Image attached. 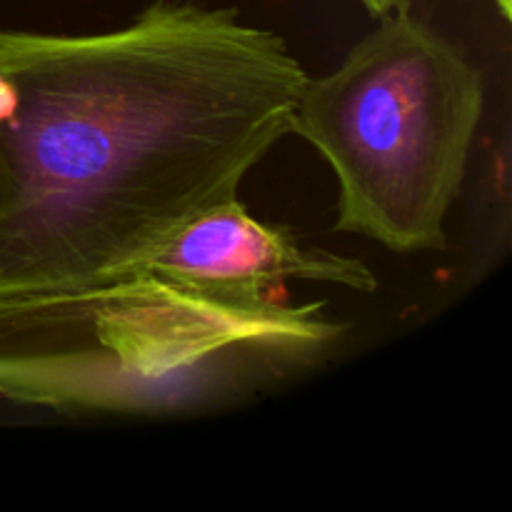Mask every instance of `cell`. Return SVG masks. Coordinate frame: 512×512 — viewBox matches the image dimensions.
Segmentation results:
<instances>
[{"instance_id": "6da1fadb", "label": "cell", "mask_w": 512, "mask_h": 512, "mask_svg": "<svg viewBox=\"0 0 512 512\" xmlns=\"http://www.w3.org/2000/svg\"><path fill=\"white\" fill-rule=\"evenodd\" d=\"M305 78L283 35L190 0L103 33L0 30V300L130 273L238 198Z\"/></svg>"}, {"instance_id": "7a4b0ae2", "label": "cell", "mask_w": 512, "mask_h": 512, "mask_svg": "<svg viewBox=\"0 0 512 512\" xmlns=\"http://www.w3.org/2000/svg\"><path fill=\"white\" fill-rule=\"evenodd\" d=\"M323 310L145 270L0 300V400L68 415L223 408L323 363L348 333Z\"/></svg>"}, {"instance_id": "3957f363", "label": "cell", "mask_w": 512, "mask_h": 512, "mask_svg": "<svg viewBox=\"0 0 512 512\" xmlns=\"http://www.w3.org/2000/svg\"><path fill=\"white\" fill-rule=\"evenodd\" d=\"M483 75L410 10L380 18L343 63L305 78L290 133L338 178L335 230L395 253L448 248L445 218L483 120Z\"/></svg>"}, {"instance_id": "277c9868", "label": "cell", "mask_w": 512, "mask_h": 512, "mask_svg": "<svg viewBox=\"0 0 512 512\" xmlns=\"http://www.w3.org/2000/svg\"><path fill=\"white\" fill-rule=\"evenodd\" d=\"M133 270L235 298L268 295L285 280L343 285L358 293L378 288V278L360 258L303 248L285 228L253 218L238 198L200 213Z\"/></svg>"}, {"instance_id": "5b68a950", "label": "cell", "mask_w": 512, "mask_h": 512, "mask_svg": "<svg viewBox=\"0 0 512 512\" xmlns=\"http://www.w3.org/2000/svg\"><path fill=\"white\" fill-rule=\"evenodd\" d=\"M358 3L375 18H383V15L395 13V10H410L415 0H358Z\"/></svg>"}, {"instance_id": "8992f818", "label": "cell", "mask_w": 512, "mask_h": 512, "mask_svg": "<svg viewBox=\"0 0 512 512\" xmlns=\"http://www.w3.org/2000/svg\"><path fill=\"white\" fill-rule=\"evenodd\" d=\"M493 3L498 5L500 15H503V18H508V20H510V15H512V0H493Z\"/></svg>"}]
</instances>
